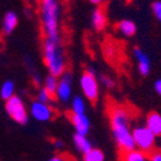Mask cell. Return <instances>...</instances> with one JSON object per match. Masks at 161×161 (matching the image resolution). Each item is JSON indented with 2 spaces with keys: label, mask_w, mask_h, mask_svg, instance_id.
<instances>
[{
  "label": "cell",
  "mask_w": 161,
  "mask_h": 161,
  "mask_svg": "<svg viewBox=\"0 0 161 161\" xmlns=\"http://www.w3.org/2000/svg\"><path fill=\"white\" fill-rule=\"evenodd\" d=\"M129 120V112L123 106H114L110 110V121L114 138L119 148L124 153H129L136 150V143L131 136Z\"/></svg>",
  "instance_id": "1"
},
{
  "label": "cell",
  "mask_w": 161,
  "mask_h": 161,
  "mask_svg": "<svg viewBox=\"0 0 161 161\" xmlns=\"http://www.w3.org/2000/svg\"><path fill=\"white\" fill-rule=\"evenodd\" d=\"M59 14V4L54 0H44L40 3V17H42L45 39L53 40V42H61Z\"/></svg>",
  "instance_id": "2"
},
{
  "label": "cell",
  "mask_w": 161,
  "mask_h": 161,
  "mask_svg": "<svg viewBox=\"0 0 161 161\" xmlns=\"http://www.w3.org/2000/svg\"><path fill=\"white\" fill-rule=\"evenodd\" d=\"M44 62L52 76H62L66 69V61L63 49L61 47V42H53V40L44 39Z\"/></svg>",
  "instance_id": "3"
},
{
  "label": "cell",
  "mask_w": 161,
  "mask_h": 161,
  "mask_svg": "<svg viewBox=\"0 0 161 161\" xmlns=\"http://www.w3.org/2000/svg\"><path fill=\"white\" fill-rule=\"evenodd\" d=\"M131 136H133L134 143H136V147H138L141 152H143V153L153 152L156 137L146 126L134 128L131 130Z\"/></svg>",
  "instance_id": "4"
},
{
  "label": "cell",
  "mask_w": 161,
  "mask_h": 161,
  "mask_svg": "<svg viewBox=\"0 0 161 161\" xmlns=\"http://www.w3.org/2000/svg\"><path fill=\"white\" fill-rule=\"evenodd\" d=\"M5 110H7L8 115L14 120L16 123L25 125L29 121L27 110H26V107L19 97L13 96L10 99H8L5 103Z\"/></svg>",
  "instance_id": "5"
},
{
  "label": "cell",
  "mask_w": 161,
  "mask_h": 161,
  "mask_svg": "<svg viewBox=\"0 0 161 161\" xmlns=\"http://www.w3.org/2000/svg\"><path fill=\"white\" fill-rule=\"evenodd\" d=\"M80 85H81L84 94L89 101L97 102L98 94H99V88H98V81H97L94 70L89 69L88 71L83 74L81 80H80Z\"/></svg>",
  "instance_id": "6"
},
{
  "label": "cell",
  "mask_w": 161,
  "mask_h": 161,
  "mask_svg": "<svg viewBox=\"0 0 161 161\" xmlns=\"http://www.w3.org/2000/svg\"><path fill=\"white\" fill-rule=\"evenodd\" d=\"M71 75L69 72H64L59 81H58V88H57V98L62 102H67L71 97Z\"/></svg>",
  "instance_id": "7"
},
{
  "label": "cell",
  "mask_w": 161,
  "mask_h": 161,
  "mask_svg": "<svg viewBox=\"0 0 161 161\" xmlns=\"http://www.w3.org/2000/svg\"><path fill=\"white\" fill-rule=\"evenodd\" d=\"M31 115L37 121H48L53 116V110L45 103L34 102L31 104Z\"/></svg>",
  "instance_id": "8"
},
{
  "label": "cell",
  "mask_w": 161,
  "mask_h": 161,
  "mask_svg": "<svg viewBox=\"0 0 161 161\" xmlns=\"http://www.w3.org/2000/svg\"><path fill=\"white\" fill-rule=\"evenodd\" d=\"M70 121L72 123L76 134L80 136H86V133L89 131L90 128V123L89 119L86 117V115H76V114H70Z\"/></svg>",
  "instance_id": "9"
},
{
  "label": "cell",
  "mask_w": 161,
  "mask_h": 161,
  "mask_svg": "<svg viewBox=\"0 0 161 161\" xmlns=\"http://www.w3.org/2000/svg\"><path fill=\"white\" fill-rule=\"evenodd\" d=\"M146 128L148 129L155 137L161 136V115L156 111L148 114L146 120Z\"/></svg>",
  "instance_id": "10"
},
{
  "label": "cell",
  "mask_w": 161,
  "mask_h": 161,
  "mask_svg": "<svg viewBox=\"0 0 161 161\" xmlns=\"http://www.w3.org/2000/svg\"><path fill=\"white\" fill-rule=\"evenodd\" d=\"M134 56H136V58L138 59V69H139L141 75L147 76L150 74V69H151V62H150L148 56H147L143 50H141L139 48L134 49Z\"/></svg>",
  "instance_id": "11"
},
{
  "label": "cell",
  "mask_w": 161,
  "mask_h": 161,
  "mask_svg": "<svg viewBox=\"0 0 161 161\" xmlns=\"http://www.w3.org/2000/svg\"><path fill=\"white\" fill-rule=\"evenodd\" d=\"M92 23L94 26V29L97 31H102L106 25H107V18H106V13L103 12L102 8H97L92 14Z\"/></svg>",
  "instance_id": "12"
},
{
  "label": "cell",
  "mask_w": 161,
  "mask_h": 161,
  "mask_svg": "<svg viewBox=\"0 0 161 161\" xmlns=\"http://www.w3.org/2000/svg\"><path fill=\"white\" fill-rule=\"evenodd\" d=\"M18 25V17L14 12H9L5 14L4 17V22H3V29H4V34L5 35H9L10 32H13V30H14L17 27Z\"/></svg>",
  "instance_id": "13"
},
{
  "label": "cell",
  "mask_w": 161,
  "mask_h": 161,
  "mask_svg": "<svg viewBox=\"0 0 161 161\" xmlns=\"http://www.w3.org/2000/svg\"><path fill=\"white\" fill-rule=\"evenodd\" d=\"M117 30L121 32L124 36L130 37V36H133L134 34L137 32V26H136V23H134L133 21H130V19H123L121 22H119Z\"/></svg>",
  "instance_id": "14"
},
{
  "label": "cell",
  "mask_w": 161,
  "mask_h": 161,
  "mask_svg": "<svg viewBox=\"0 0 161 161\" xmlns=\"http://www.w3.org/2000/svg\"><path fill=\"white\" fill-rule=\"evenodd\" d=\"M74 142H75L76 148H77L80 152H83L84 155L93 150V147H92L90 142L88 141L86 136H80V134H75V136H74Z\"/></svg>",
  "instance_id": "15"
},
{
  "label": "cell",
  "mask_w": 161,
  "mask_h": 161,
  "mask_svg": "<svg viewBox=\"0 0 161 161\" xmlns=\"http://www.w3.org/2000/svg\"><path fill=\"white\" fill-rule=\"evenodd\" d=\"M57 88H58V79L56 76H52L49 75L47 79H45V85H44V89L49 93V94L53 97V98H56L57 96Z\"/></svg>",
  "instance_id": "16"
},
{
  "label": "cell",
  "mask_w": 161,
  "mask_h": 161,
  "mask_svg": "<svg viewBox=\"0 0 161 161\" xmlns=\"http://www.w3.org/2000/svg\"><path fill=\"white\" fill-rule=\"evenodd\" d=\"M0 96L4 101L10 99L13 96H14V84H13L10 80L9 81H5L2 85V90H0Z\"/></svg>",
  "instance_id": "17"
},
{
  "label": "cell",
  "mask_w": 161,
  "mask_h": 161,
  "mask_svg": "<svg viewBox=\"0 0 161 161\" xmlns=\"http://www.w3.org/2000/svg\"><path fill=\"white\" fill-rule=\"evenodd\" d=\"M84 161H104V155L101 150L93 148L92 151L84 155Z\"/></svg>",
  "instance_id": "18"
},
{
  "label": "cell",
  "mask_w": 161,
  "mask_h": 161,
  "mask_svg": "<svg viewBox=\"0 0 161 161\" xmlns=\"http://www.w3.org/2000/svg\"><path fill=\"white\" fill-rule=\"evenodd\" d=\"M85 111V103L80 97H75L72 101V114L76 115H84Z\"/></svg>",
  "instance_id": "19"
},
{
  "label": "cell",
  "mask_w": 161,
  "mask_h": 161,
  "mask_svg": "<svg viewBox=\"0 0 161 161\" xmlns=\"http://www.w3.org/2000/svg\"><path fill=\"white\" fill-rule=\"evenodd\" d=\"M125 161H147V156L139 150H134L129 153H125Z\"/></svg>",
  "instance_id": "20"
},
{
  "label": "cell",
  "mask_w": 161,
  "mask_h": 161,
  "mask_svg": "<svg viewBox=\"0 0 161 161\" xmlns=\"http://www.w3.org/2000/svg\"><path fill=\"white\" fill-rule=\"evenodd\" d=\"M52 99H54L53 98L49 93L43 88V89H40V92H39V94H37V102H40V103H48L49 101H52Z\"/></svg>",
  "instance_id": "21"
},
{
  "label": "cell",
  "mask_w": 161,
  "mask_h": 161,
  "mask_svg": "<svg viewBox=\"0 0 161 161\" xmlns=\"http://www.w3.org/2000/svg\"><path fill=\"white\" fill-rule=\"evenodd\" d=\"M152 10L155 13V16L157 17L158 22L161 23V0H158V2H155L152 4Z\"/></svg>",
  "instance_id": "22"
},
{
  "label": "cell",
  "mask_w": 161,
  "mask_h": 161,
  "mask_svg": "<svg viewBox=\"0 0 161 161\" xmlns=\"http://www.w3.org/2000/svg\"><path fill=\"white\" fill-rule=\"evenodd\" d=\"M101 80H102V83L107 86V88H112L114 85H115V83H114V80L111 79V77H108V76H104V75H102L101 76Z\"/></svg>",
  "instance_id": "23"
},
{
  "label": "cell",
  "mask_w": 161,
  "mask_h": 161,
  "mask_svg": "<svg viewBox=\"0 0 161 161\" xmlns=\"http://www.w3.org/2000/svg\"><path fill=\"white\" fill-rule=\"evenodd\" d=\"M150 161H161V152H160V151H153V152L151 153Z\"/></svg>",
  "instance_id": "24"
},
{
  "label": "cell",
  "mask_w": 161,
  "mask_h": 161,
  "mask_svg": "<svg viewBox=\"0 0 161 161\" xmlns=\"http://www.w3.org/2000/svg\"><path fill=\"white\" fill-rule=\"evenodd\" d=\"M155 89H156V92L158 93V94L161 96V79L157 80V81L155 83Z\"/></svg>",
  "instance_id": "25"
},
{
  "label": "cell",
  "mask_w": 161,
  "mask_h": 161,
  "mask_svg": "<svg viewBox=\"0 0 161 161\" xmlns=\"http://www.w3.org/2000/svg\"><path fill=\"white\" fill-rule=\"evenodd\" d=\"M48 161H66V158H64L63 156H54V157L49 158Z\"/></svg>",
  "instance_id": "26"
}]
</instances>
